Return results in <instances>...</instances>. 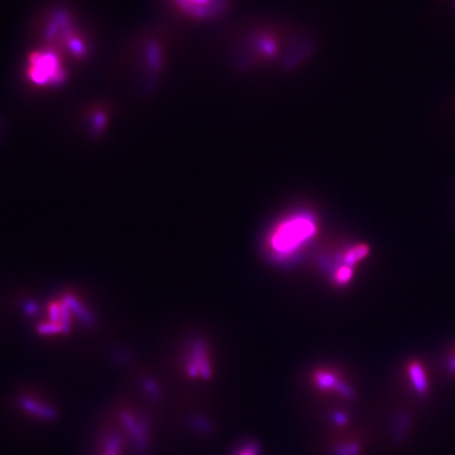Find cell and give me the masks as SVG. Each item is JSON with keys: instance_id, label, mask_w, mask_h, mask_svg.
Segmentation results:
<instances>
[{"instance_id": "6da1fadb", "label": "cell", "mask_w": 455, "mask_h": 455, "mask_svg": "<svg viewBox=\"0 0 455 455\" xmlns=\"http://www.w3.org/2000/svg\"><path fill=\"white\" fill-rule=\"evenodd\" d=\"M313 219L306 214H296L277 225L270 236V248L274 254L289 256L294 254L315 234Z\"/></svg>"}, {"instance_id": "7a4b0ae2", "label": "cell", "mask_w": 455, "mask_h": 455, "mask_svg": "<svg viewBox=\"0 0 455 455\" xmlns=\"http://www.w3.org/2000/svg\"><path fill=\"white\" fill-rule=\"evenodd\" d=\"M27 75L37 85L58 84L66 78L59 57L51 50L34 52L28 62Z\"/></svg>"}, {"instance_id": "3957f363", "label": "cell", "mask_w": 455, "mask_h": 455, "mask_svg": "<svg viewBox=\"0 0 455 455\" xmlns=\"http://www.w3.org/2000/svg\"><path fill=\"white\" fill-rule=\"evenodd\" d=\"M187 17L197 20L219 18L229 8V0H172Z\"/></svg>"}, {"instance_id": "277c9868", "label": "cell", "mask_w": 455, "mask_h": 455, "mask_svg": "<svg viewBox=\"0 0 455 455\" xmlns=\"http://www.w3.org/2000/svg\"><path fill=\"white\" fill-rule=\"evenodd\" d=\"M120 418L130 434H131V436L135 441L137 451L139 453H142L147 445V429L144 427V424L138 423L133 415L126 412H123L120 415Z\"/></svg>"}, {"instance_id": "5b68a950", "label": "cell", "mask_w": 455, "mask_h": 455, "mask_svg": "<svg viewBox=\"0 0 455 455\" xmlns=\"http://www.w3.org/2000/svg\"><path fill=\"white\" fill-rule=\"evenodd\" d=\"M20 407L24 410L28 411V412H30L31 414H34L35 416L42 420L53 421L57 417L56 411L53 408L41 405L30 398L20 399Z\"/></svg>"}, {"instance_id": "8992f818", "label": "cell", "mask_w": 455, "mask_h": 455, "mask_svg": "<svg viewBox=\"0 0 455 455\" xmlns=\"http://www.w3.org/2000/svg\"><path fill=\"white\" fill-rule=\"evenodd\" d=\"M409 374L416 391L420 393L426 392L428 389V380L422 365L417 361L411 363L409 366Z\"/></svg>"}, {"instance_id": "52a82bcc", "label": "cell", "mask_w": 455, "mask_h": 455, "mask_svg": "<svg viewBox=\"0 0 455 455\" xmlns=\"http://www.w3.org/2000/svg\"><path fill=\"white\" fill-rule=\"evenodd\" d=\"M369 253V248H368L366 245H358L353 247L352 249H350L345 254L344 257V263L345 265L348 266H352L353 264L361 261V259Z\"/></svg>"}, {"instance_id": "ba28073f", "label": "cell", "mask_w": 455, "mask_h": 455, "mask_svg": "<svg viewBox=\"0 0 455 455\" xmlns=\"http://www.w3.org/2000/svg\"><path fill=\"white\" fill-rule=\"evenodd\" d=\"M353 276V269L352 267L344 265L338 268V270L335 273V279L338 284H345L352 278Z\"/></svg>"}, {"instance_id": "9c48e42d", "label": "cell", "mask_w": 455, "mask_h": 455, "mask_svg": "<svg viewBox=\"0 0 455 455\" xmlns=\"http://www.w3.org/2000/svg\"><path fill=\"white\" fill-rule=\"evenodd\" d=\"M106 454L117 455L119 451V439L117 436H110L105 442Z\"/></svg>"}, {"instance_id": "30bf717a", "label": "cell", "mask_w": 455, "mask_h": 455, "mask_svg": "<svg viewBox=\"0 0 455 455\" xmlns=\"http://www.w3.org/2000/svg\"><path fill=\"white\" fill-rule=\"evenodd\" d=\"M238 455H257V453H256V451H255L254 448L249 447V448L245 449L241 454H238Z\"/></svg>"}, {"instance_id": "8fae6325", "label": "cell", "mask_w": 455, "mask_h": 455, "mask_svg": "<svg viewBox=\"0 0 455 455\" xmlns=\"http://www.w3.org/2000/svg\"><path fill=\"white\" fill-rule=\"evenodd\" d=\"M451 369H452L453 371H455V358L451 361Z\"/></svg>"}, {"instance_id": "7c38bea8", "label": "cell", "mask_w": 455, "mask_h": 455, "mask_svg": "<svg viewBox=\"0 0 455 455\" xmlns=\"http://www.w3.org/2000/svg\"><path fill=\"white\" fill-rule=\"evenodd\" d=\"M106 455H110V454H106Z\"/></svg>"}]
</instances>
